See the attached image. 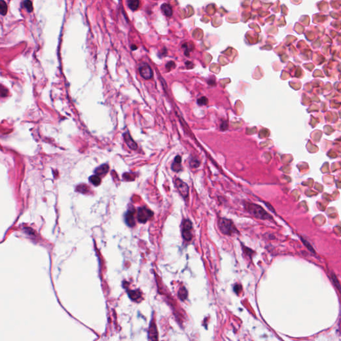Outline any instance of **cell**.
Returning <instances> with one entry per match:
<instances>
[{
    "label": "cell",
    "mask_w": 341,
    "mask_h": 341,
    "mask_svg": "<svg viewBox=\"0 0 341 341\" xmlns=\"http://www.w3.org/2000/svg\"><path fill=\"white\" fill-rule=\"evenodd\" d=\"M245 208L249 213L253 215L254 217L261 219H268L271 217L261 207V206L255 204L247 203L245 205Z\"/></svg>",
    "instance_id": "1"
},
{
    "label": "cell",
    "mask_w": 341,
    "mask_h": 341,
    "mask_svg": "<svg viewBox=\"0 0 341 341\" xmlns=\"http://www.w3.org/2000/svg\"><path fill=\"white\" fill-rule=\"evenodd\" d=\"M219 225L221 231L225 235H230L237 232V229L231 220L221 219L219 220Z\"/></svg>",
    "instance_id": "2"
},
{
    "label": "cell",
    "mask_w": 341,
    "mask_h": 341,
    "mask_svg": "<svg viewBox=\"0 0 341 341\" xmlns=\"http://www.w3.org/2000/svg\"><path fill=\"white\" fill-rule=\"evenodd\" d=\"M153 213L151 210L146 207H141L138 209L137 219L139 223H145L151 219Z\"/></svg>",
    "instance_id": "3"
},
{
    "label": "cell",
    "mask_w": 341,
    "mask_h": 341,
    "mask_svg": "<svg viewBox=\"0 0 341 341\" xmlns=\"http://www.w3.org/2000/svg\"><path fill=\"white\" fill-rule=\"evenodd\" d=\"M175 185L181 195L184 198H187L189 196V188L185 183L183 182L180 179H175L174 181Z\"/></svg>",
    "instance_id": "4"
},
{
    "label": "cell",
    "mask_w": 341,
    "mask_h": 341,
    "mask_svg": "<svg viewBox=\"0 0 341 341\" xmlns=\"http://www.w3.org/2000/svg\"><path fill=\"white\" fill-rule=\"evenodd\" d=\"M192 223L190 220H185L183 224L182 235L183 237L187 241H190L192 239Z\"/></svg>",
    "instance_id": "5"
},
{
    "label": "cell",
    "mask_w": 341,
    "mask_h": 341,
    "mask_svg": "<svg viewBox=\"0 0 341 341\" xmlns=\"http://www.w3.org/2000/svg\"><path fill=\"white\" fill-rule=\"evenodd\" d=\"M140 75L145 79H150L153 77V71L150 66L147 63L141 65L139 68Z\"/></svg>",
    "instance_id": "6"
},
{
    "label": "cell",
    "mask_w": 341,
    "mask_h": 341,
    "mask_svg": "<svg viewBox=\"0 0 341 341\" xmlns=\"http://www.w3.org/2000/svg\"><path fill=\"white\" fill-rule=\"evenodd\" d=\"M134 213H135V210H129L127 212L125 217V223L129 227H133L135 225V218H134Z\"/></svg>",
    "instance_id": "7"
},
{
    "label": "cell",
    "mask_w": 341,
    "mask_h": 341,
    "mask_svg": "<svg viewBox=\"0 0 341 341\" xmlns=\"http://www.w3.org/2000/svg\"><path fill=\"white\" fill-rule=\"evenodd\" d=\"M123 137H124L125 141V142H126L127 145L129 146V147L131 148V149H134V150L137 149V143H136L134 141V140L132 139L129 132H127V133L123 134Z\"/></svg>",
    "instance_id": "8"
},
{
    "label": "cell",
    "mask_w": 341,
    "mask_h": 341,
    "mask_svg": "<svg viewBox=\"0 0 341 341\" xmlns=\"http://www.w3.org/2000/svg\"><path fill=\"white\" fill-rule=\"evenodd\" d=\"M157 328H156L155 324L154 323H152L150 326L149 329V339L151 340H157L158 336H157Z\"/></svg>",
    "instance_id": "9"
},
{
    "label": "cell",
    "mask_w": 341,
    "mask_h": 341,
    "mask_svg": "<svg viewBox=\"0 0 341 341\" xmlns=\"http://www.w3.org/2000/svg\"><path fill=\"white\" fill-rule=\"evenodd\" d=\"M109 165L108 164H103L97 167L95 170V173L97 175H104L109 171Z\"/></svg>",
    "instance_id": "10"
},
{
    "label": "cell",
    "mask_w": 341,
    "mask_h": 341,
    "mask_svg": "<svg viewBox=\"0 0 341 341\" xmlns=\"http://www.w3.org/2000/svg\"><path fill=\"white\" fill-rule=\"evenodd\" d=\"M181 158L180 156L177 155L176 156V157H175L174 159V162L173 163L172 165H171V168L174 171H176V172H178V171L181 170Z\"/></svg>",
    "instance_id": "11"
},
{
    "label": "cell",
    "mask_w": 341,
    "mask_h": 341,
    "mask_svg": "<svg viewBox=\"0 0 341 341\" xmlns=\"http://www.w3.org/2000/svg\"><path fill=\"white\" fill-rule=\"evenodd\" d=\"M129 297L131 300L134 301H138L139 299L141 298V293L139 290L136 291H129Z\"/></svg>",
    "instance_id": "12"
},
{
    "label": "cell",
    "mask_w": 341,
    "mask_h": 341,
    "mask_svg": "<svg viewBox=\"0 0 341 341\" xmlns=\"http://www.w3.org/2000/svg\"><path fill=\"white\" fill-rule=\"evenodd\" d=\"M161 9H162L163 13L164 15L167 17H171L173 15V10L170 5L167 4V3H163L161 5Z\"/></svg>",
    "instance_id": "13"
},
{
    "label": "cell",
    "mask_w": 341,
    "mask_h": 341,
    "mask_svg": "<svg viewBox=\"0 0 341 341\" xmlns=\"http://www.w3.org/2000/svg\"><path fill=\"white\" fill-rule=\"evenodd\" d=\"M128 7L132 11L137 10L139 7V0H127Z\"/></svg>",
    "instance_id": "14"
},
{
    "label": "cell",
    "mask_w": 341,
    "mask_h": 341,
    "mask_svg": "<svg viewBox=\"0 0 341 341\" xmlns=\"http://www.w3.org/2000/svg\"><path fill=\"white\" fill-rule=\"evenodd\" d=\"M89 181L92 183L93 185L98 186L100 185L101 180L100 177H99V175H92V176H91L90 177H89Z\"/></svg>",
    "instance_id": "15"
},
{
    "label": "cell",
    "mask_w": 341,
    "mask_h": 341,
    "mask_svg": "<svg viewBox=\"0 0 341 341\" xmlns=\"http://www.w3.org/2000/svg\"><path fill=\"white\" fill-rule=\"evenodd\" d=\"M7 12V5L4 0L0 1V13L1 15H5Z\"/></svg>",
    "instance_id": "16"
},
{
    "label": "cell",
    "mask_w": 341,
    "mask_h": 341,
    "mask_svg": "<svg viewBox=\"0 0 341 341\" xmlns=\"http://www.w3.org/2000/svg\"><path fill=\"white\" fill-rule=\"evenodd\" d=\"M178 296H179V297L180 298V299L182 300V301L185 300L188 296L187 291L186 290V288L185 287L181 288L180 290H179V291Z\"/></svg>",
    "instance_id": "17"
},
{
    "label": "cell",
    "mask_w": 341,
    "mask_h": 341,
    "mask_svg": "<svg viewBox=\"0 0 341 341\" xmlns=\"http://www.w3.org/2000/svg\"><path fill=\"white\" fill-rule=\"evenodd\" d=\"M23 5H24V7L26 8L27 11H28L29 13L32 12L33 10H34L32 2L30 0H25V1H23Z\"/></svg>",
    "instance_id": "18"
},
{
    "label": "cell",
    "mask_w": 341,
    "mask_h": 341,
    "mask_svg": "<svg viewBox=\"0 0 341 341\" xmlns=\"http://www.w3.org/2000/svg\"><path fill=\"white\" fill-rule=\"evenodd\" d=\"M189 163H190L191 167H193V168H197V167L200 165V161L196 158H193L191 159Z\"/></svg>",
    "instance_id": "19"
},
{
    "label": "cell",
    "mask_w": 341,
    "mask_h": 341,
    "mask_svg": "<svg viewBox=\"0 0 341 341\" xmlns=\"http://www.w3.org/2000/svg\"><path fill=\"white\" fill-rule=\"evenodd\" d=\"M77 191L80 193H85L88 191V187L85 185H79V186H77Z\"/></svg>",
    "instance_id": "20"
},
{
    "label": "cell",
    "mask_w": 341,
    "mask_h": 341,
    "mask_svg": "<svg viewBox=\"0 0 341 341\" xmlns=\"http://www.w3.org/2000/svg\"><path fill=\"white\" fill-rule=\"evenodd\" d=\"M197 103L199 106H206L208 103V99L206 97H202L197 100Z\"/></svg>",
    "instance_id": "21"
},
{
    "label": "cell",
    "mask_w": 341,
    "mask_h": 341,
    "mask_svg": "<svg viewBox=\"0 0 341 341\" xmlns=\"http://www.w3.org/2000/svg\"><path fill=\"white\" fill-rule=\"evenodd\" d=\"M234 290H235V291L236 292V293H239V292H240L241 290V286L240 285H238V284H237V285H236L235 286V288H234Z\"/></svg>",
    "instance_id": "22"
},
{
    "label": "cell",
    "mask_w": 341,
    "mask_h": 341,
    "mask_svg": "<svg viewBox=\"0 0 341 341\" xmlns=\"http://www.w3.org/2000/svg\"><path fill=\"white\" fill-rule=\"evenodd\" d=\"M137 46H135V45H133V46H131V49L132 50H135L137 49Z\"/></svg>",
    "instance_id": "23"
}]
</instances>
